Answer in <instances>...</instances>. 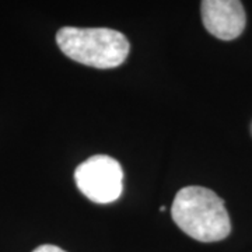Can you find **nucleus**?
I'll list each match as a JSON object with an SVG mask.
<instances>
[{"instance_id":"f03ea898","label":"nucleus","mask_w":252,"mask_h":252,"mask_svg":"<svg viewBox=\"0 0 252 252\" xmlns=\"http://www.w3.org/2000/svg\"><path fill=\"white\" fill-rule=\"evenodd\" d=\"M56 42L72 61L95 69H114L125 62L129 41L122 32L111 28L63 27Z\"/></svg>"},{"instance_id":"39448f33","label":"nucleus","mask_w":252,"mask_h":252,"mask_svg":"<svg viewBox=\"0 0 252 252\" xmlns=\"http://www.w3.org/2000/svg\"><path fill=\"white\" fill-rule=\"evenodd\" d=\"M32 252H66L63 251L62 248L56 247V245H51V244H45V245H39Z\"/></svg>"},{"instance_id":"7ed1b4c3","label":"nucleus","mask_w":252,"mask_h":252,"mask_svg":"<svg viewBox=\"0 0 252 252\" xmlns=\"http://www.w3.org/2000/svg\"><path fill=\"white\" fill-rule=\"evenodd\" d=\"M74 181L86 198L94 203L107 205L122 195L124 170L115 158L98 154L87 158L76 168Z\"/></svg>"},{"instance_id":"f257e3e1","label":"nucleus","mask_w":252,"mask_h":252,"mask_svg":"<svg viewBox=\"0 0 252 252\" xmlns=\"http://www.w3.org/2000/svg\"><path fill=\"white\" fill-rule=\"evenodd\" d=\"M171 216L185 234L200 243L221 241L231 231L223 199L203 187L178 190L172 202Z\"/></svg>"},{"instance_id":"20e7f679","label":"nucleus","mask_w":252,"mask_h":252,"mask_svg":"<svg viewBox=\"0 0 252 252\" xmlns=\"http://www.w3.org/2000/svg\"><path fill=\"white\" fill-rule=\"evenodd\" d=\"M200 14L207 31L223 41L238 38L247 24L241 0H202Z\"/></svg>"}]
</instances>
